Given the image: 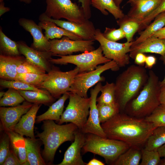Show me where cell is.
I'll list each match as a JSON object with an SVG mask.
<instances>
[{
  "instance_id": "obj_1",
  "label": "cell",
  "mask_w": 165,
  "mask_h": 165,
  "mask_svg": "<svg viewBox=\"0 0 165 165\" xmlns=\"http://www.w3.org/2000/svg\"><path fill=\"white\" fill-rule=\"evenodd\" d=\"M107 138L123 141L141 148L156 127L145 118L119 113L101 124Z\"/></svg>"
},
{
  "instance_id": "obj_2",
  "label": "cell",
  "mask_w": 165,
  "mask_h": 165,
  "mask_svg": "<svg viewBox=\"0 0 165 165\" xmlns=\"http://www.w3.org/2000/svg\"><path fill=\"white\" fill-rule=\"evenodd\" d=\"M148 73L142 66L131 65L117 77L115 83L116 102L120 111L138 95L146 83Z\"/></svg>"
},
{
  "instance_id": "obj_3",
  "label": "cell",
  "mask_w": 165,
  "mask_h": 165,
  "mask_svg": "<svg viewBox=\"0 0 165 165\" xmlns=\"http://www.w3.org/2000/svg\"><path fill=\"white\" fill-rule=\"evenodd\" d=\"M43 131L38 133L37 136L44 145V158L46 162L52 164L58 147L66 141H73L78 128L72 123L61 125L48 120L43 121Z\"/></svg>"
},
{
  "instance_id": "obj_4",
  "label": "cell",
  "mask_w": 165,
  "mask_h": 165,
  "mask_svg": "<svg viewBox=\"0 0 165 165\" xmlns=\"http://www.w3.org/2000/svg\"><path fill=\"white\" fill-rule=\"evenodd\" d=\"M148 75L147 82L138 94L126 106L125 109L130 116L145 118L160 105L159 78L152 70L149 71Z\"/></svg>"
},
{
  "instance_id": "obj_5",
  "label": "cell",
  "mask_w": 165,
  "mask_h": 165,
  "mask_svg": "<svg viewBox=\"0 0 165 165\" xmlns=\"http://www.w3.org/2000/svg\"><path fill=\"white\" fill-rule=\"evenodd\" d=\"M86 135L85 144L82 151L98 155L105 159L106 163L112 165L118 157L130 147L119 140L105 138L91 133Z\"/></svg>"
},
{
  "instance_id": "obj_6",
  "label": "cell",
  "mask_w": 165,
  "mask_h": 165,
  "mask_svg": "<svg viewBox=\"0 0 165 165\" xmlns=\"http://www.w3.org/2000/svg\"><path fill=\"white\" fill-rule=\"evenodd\" d=\"M56 56L60 58L57 59L51 58L50 60L51 63L60 64H66L68 63L74 64L79 68V73L93 71L99 65L105 64L111 61L104 56L100 46L96 49L81 54Z\"/></svg>"
},
{
  "instance_id": "obj_7",
  "label": "cell",
  "mask_w": 165,
  "mask_h": 165,
  "mask_svg": "<svg viewBox=\"0 0 165 165\" xmlns=\"http://www.w3.org/2000/svg\"><path fill=\"white\" fill-rule=\"evenodd\" d=\"M46 9L44 13L48 17L55 20L64 18L79 24L89 20L84 14L81 7L71 0H46Z\"/></svg>"
},
{
  "instance_id": "obj_8",
  "label": "cell",
  "mask_w": 165,
  "mask_h": 165,
  "mask_svg": "<svg viewBox=\"0 0 165 165\" xmlns=\"http://www.w3.org/2000/svg\"><path fill=\"white\" fill-rule=\"evenodd\" d=\"M69 102L63 112L58 123L70 122L81 130L86 123L90 112V97H82L69 92Z\"/></svg>"
},
{
  "instance_id": "obj_9",
  "label": "cell",
  "mask_w": 165,
  "mask_h": 165,
  "mask_svg": "<svg viewBox=\"0 0 165 165\" xmlns=\"http://www.w3.org/2000/svg\"><path fill=\"white\" fill-rule=\"evenodd\" d=\"M79 72L77 67L71 70L63 72L52 66L51 70L48 73L47 78L37 87L47 91L54 98H58L61 95L69 91Z\"/></svg>"
},
{
  "instance_id": "obj_10",
  "label": "cell",
  "mask_w": 165,
  "mask_h": 165,
  "mask_svg": "<svg viewBox=\"0 0 165 165\" xmlns=\"http://www.w3.org/2000/svg\"><path fill=\"white\" fill-rule=\"evenodd\" d=\"M119 68L115 61L111 60L104 65H98L93 71L78 73L75 78L69 92L82 97H88L89 89L98 82L105 80V78L101 76L103 72L109 69L118 71Z\"/></svg>"
},
{
  "instance_id": "obj_11",
  "label": "cell",
  "mask_w": 165,
  "mask_h": 165,
  "mask_svg": "<svg viewBox=\"0 0 165 165\" xmlns=\"http://www.w3.org/2000/svg\"><path fill=\"white\" fill-rule=\"evenodd\" d=\"M94 39L100 44L104 56L115 61L119 68L125 66L130 63L128 53L131 51L133 42L120 43L106 39L99 29L96 30Z\"/></svg>"
},
{
  "instance_id": "obj_12",
  "label": "cell",
  "mask_w": 165,
  "mask_h": 165,
  "mask_svg": "<svg viewBox=\"0 0 165 165\" xmlns=\"http://www.w3.org/2000/svg\"><path fill=\"white\" fill-rule=\"evenodd\" d=\"M94 40H73L66 36L61 39L50 40V49L53 55H67L77 52H85L95 50Z\"/></svg>"
},
{
  "instance_id": "obj_13",
  "label": "cell",
  "mask_w": 165,
  "mask_h": 165,
  "mask_svg": "<svg viewBox=\"0 0 165 165\" xmlns=\"http://www.w3.org/2000/svg\"><path fill=\"white\" fill-rule=\"evenodd\" d=\"M102 86L101 82H99L90 90L89 114L86 123L80 130L85 134H93L107 138L100 124L97 104V96Z\"/></svg>"
},
{
  "instance_id": "obj_14",
  "label": "cell",
  "mask_w": 165,
  "mask_h": 165,
  "mask_svg": "<svg viewBox=\"0 0 165 165\" xmlns=\"http://www.w3.org/2000/svg\"><path fill=\"white\" fill-rule=\"evenodd\" d=\"M39 19L40 20H47L53 21L57 26L77 35L83 40H95L94 36L96 29L93 23L89 20L84 23L79 24L68 20L50 18L44 13L40 15Z\"/></svg>"
},
{
  "instance_id": "obj_15",
  "label": "cell",
  "mask_w": 165,
  "mask_h": 165,
  "mask_svg": "<svg viewBox=\"0 0 165 165\" xmlns=\"http://www.w3.org/2000/svg\"><path fill=\"white\" fill-rule=\"evenodd\" d=\"M33 104L27 101L22 105L9 107L0 108L1 128L4 131L11 130L19 121L22 116L26 113Z\"/></svg>"
},
{
  "instance_id": "obj_16",
  "label": "cell",
  "mask_w": 165,
  "mask_h": 165,
  "mask_svg": "<svg viewBox=\"0 0 165 165\" xmlns=\"http://www.w3.org/2000/svg\"><path fill=\"white\" fill-rule=\"evenodd\" d=\"M19 51L21 54L32 63L43 68L49 72L51 69L50 60L53 55L50 51H41L28 46L23 41L17 42Z\"/></svg>"
},
{
  "instance_id": "obj_17",
  "label": "cell",
  "mask_w": 165,
  "mask_h": 165,
  "mask_svg": "<svg viewBox=\"0 0 165 165\" xmlns=\"http://www.w3.org/2000/svg\"><path fill=\"white\" fill-rule=\"evenodd\" d=\"M86 135L78 129L75 133L74 141L65 151L62 161L58 165H85L81 152L85 141Z\"/></svg>"
},
{
  "instance_id": "obj_18",
  "label": "cell",
  "mask_w": 165,
  "mask_h": 165,
  "mask_svg": "<svg viewBox=\"0 0 165 165\" xmlns=\"http://www.w3.org/2000/svg\"><path fill=\"white\" fill-rule=\"evenodd\" d=\"M19 25L26 31L29 32L33 38L32 48L41 51H50V43L42 32V28L33 20L24 18L18 20Z\"/></svg>"
},
{
  "instance_id": "obj_19",
  "label": "cell",
  "mask_w": 165,
  "mask_h": 165,
  "mask_svg": "<svg viewBox=\"0 0 165 165\" xmlns=\"http://www.w3.org/2000/svg\"><path fill=\"white\" fill-rule=\"evenodd\" d=\"M162 0H129L127 3L131 7L127 16L139 23L152 13L160 4Z\"/></svg>"
},
{
  "instance_id": "obj_20",
  "label": "cell",
  "mask_w": 165,
  "mask_h": 165,
  "mask_svg": "<svg viewBox=\"0 0 165 165\" xmlns=\"http://www.w3.org/2000/svg\"><path fill=\"white\" fill-rule=\"evenodd\" d=\"M42 104H33L28 112L23 115L19 122L11 130L23 136L35 139L34 129L37 113Z\"/></svg>"
},
{
  "instance_id": "obj_21",
  "label": "cell",
  "mask_w": 165,
  "mask_h": 165,
  "mask_svg": "<svg viewBox=\"0 0 165 165\" xmlns=\"http://www.w3.org/2000/svg\"><path fill=\"white\" fill-rule=\"evenodd\" d=\"M138 53H151L163 56L165 54V39L152 36L140 43L131 47L130 58L134 59Z\"/></svg>"
},
{
  "instance_id": "obj_22",
  "label": "cell",
  "mask_w": 165,
  "mask_h": 165,
  "mask_svg": "<svg viewBox=\"0 0 165 165\" xmlns=\"http://www.w3.org/2000/svg\"><path fill=\"white\" fill-rule=\"evenodd\" d=\"M21 55L9 56L0 55V78L7 80H15L18 74L17 68L24 60Z\"/></svg>"
},
{
  "instance_id": "obj_23",
  "label": "cell",
  "mask_w": 165,
  "mask_h": 165,
  "mask_svg": "<svg viewBox=\"0 0 165 165\" xmlns=\"http://www.w3.org/2000/svg\"><path fill=\"white\" fill-rule=\"evenodd\" d=\"M38 25L45 30L46 37L48 40L60 38L66 36L73 40H83L77 35L60 27L54 22L47 20H40Z\"/></svg>"
},
{
  "instance_id": "obj_24",
  "label": "cell",
  "mask_w": 165,
  "mask_h": 165,
  "mask_svg": "<svg viewBox=\"0 0 165 165\" xmlns=\"http://www.w3.org/2000/svg\"><path fill=\"white\" fill-rule=\"evenodd\" d=\"M69 97V92L63 94L57 101L50 107L46 112L36 117L35 122L38 123L48 120L59 122L63 113L64 104Z\"/></svg>"
},
{
  "instance_id": "obj_25",
  "label": "cell",
  "mask_w": 165,
  "mask_h": 165,
  "mask_svg": "<svg viewBox=\"0 0 165 165\" xmlns=\"http://www.w3.org/2000/svg\"><path fill=\"white\" fill-rule=\"evenodd\" d=\"M5 132L9 137L12 148L20 159L21 165H29L27 161L25 138L11 130Z\"/></svg>"
},
{
  "instance_id": "obj_26",
  "label": "cell",
  "mask_w": 165,
  "mask_h": 165,
  "mask_svg": "<svg viewBox=\"0 0 165 165\" xmlns=\"http://www.w3.org/2000/svg\"><path fill=\"white\" fill-rule=\"evenodd\" d=\"M27 161L30 165H45L46 163L40 153V142L36 139L25 138Z\"/></svg>"
},
{
  "instance_id": "obj_27",
  "label": "cell",
  "mask_w": 165,
  "mask_h": 165,
  "mask_svg": "<svg viewBox=\"0 0 165 165\" xmlns=\"http://www.w3.org/2000/svg\"><path fill=\"white\" fill-rule=\"evenodd\" d=\"M144 29L139 32V36L133 41L132 46H135L152 36L165 26V11L158 15Z\"/></svg>"
},
{
  "instance_id": "obj_28",
  "label": "cell",
  "mask_w": 165,
  "mask_h": 165,
  "mask_svg": "<svg viewBox=\"0 0 165 165\" xmlns=\"http://www.w3.org/2000/svg\"><path fill=\"white\" fill-rule=\"evenodd\" d=\"M91 4L104 15H108L109 12L116 20L122 18L125 16L114 0H92Z\"/></svg>"
},
{
  "instance_id": "obj_29",
  "label": "cell",
  "mask_w": 165,
  "mask_h": 165,
  "mask_svg": "<svg viewBox=\"0 0 165 165\" xmlns=\"http://www.w3.org/2000/svg\"><path fill=\"white\" fill-rule=\"evenodd\" d=\"M141 148L130 147L114 162L113 165H138L141 158Z\"/></svg>"
},
{
  "instance_id": "obj_30",
  "label": "cell",
  "mask_w": 165,
  "mask_h": 165,
  "mask_svg": "<svg viewBox=\"0 0 165 165\" xmlns=\"http://www.w3.org/2000/svg\"><path fill=\"white\" fill-rule=\"evenodd\" d=\"M18 91L27 101L33 104L48 105L55 100V98L49 93L31 90Z\"/></svg>"
},
{
  "instance_id": "obj_31",
  "label": "cell",
  "mask_w": 165,
  "mask_h": 165,
  "mask_svg": "<svg viewBox=\"0 0 165 165\" xmlns=\"http://www.w3.org/2000/svg\"><path fill=\"white\" fill-rule=\"evenodd\" d=\"M165 144V127H158L153 131L145 145V148L149 150H157Z\"/></svg>"
},
{
  "instance_id": "obj_32",
  "label": "cell",
  "mask_w": 165,
  "mask_h": 165,
  "mask_svg": "<svg viewBox=\"0 0 165 165\" xmlns=\"http://www.w3.org/2000/svg\"><path fill=\"white\" fill-rule=\"evenodd\" d=\"M0 55L9 56L21 55L17 42L13 41L6 36L0 28Z\"/></svg>"
},
{
  "instance_id": "obj_33",
  "label": "cell",
  "mask_w": 165,
  "mask_h": 165,
  "mask_svg": "<svg viewBox=\"0 0 165 165\" xmlns=\"http://www.w3.org/2000/svg\"><path fill=\"white\" fill-rule=\"evenodd\" d=\"M117 24L122 29L125 35L127 42H133V37L135 33L138 31L139 23L130 19L127 15L122 18L117 20Z\"/></svg>"
},
{
  "instance_id": "obj_34",
  "label": "cell",
  "mask_w": 165,
  "mask_h": 165,
  "mask_svg": "<svg viewBox=\"0 0 165 165\" xmlns=\"http://www.w3.org/2000/svg\"><path fill=\"white\" fill-rule=\"evenodd\" d=\"M25 100L18 90L9 88L1 98L0 106L1 107L16 106L24 102Z\"/></svg>"
},
{
  "instance_id": "obj_35",
  "label": "cell",
  "mask_w": 165,
  "mask_h": 165,
  "mask_svg": "<svg viewBox=\"0 0 165 165\" xmlns=\"http://www.w3.org/2000/svg\"><path fill=\"white\" fill-rule=\"evenodd\" d=\"M115 85L113 82H106L102 86L100 96L97 98V102L99 104H112L116 102L115 95Z\"/></svg>"
},
{
  "instance_id": "obj_36",
  "label": "cell",
  "mask_w": 165,
  "mask_h": 165,
  "mask_svg": "<svg viewBox=\"0 0 165 165\" xmlns=\"http://www.w3.org/2000/svg\"><path fill=\"white\" fill-rule=\"evenodd\" d=\"M97 107L101 123L108 121L120 112L119 106L117 103L112 104H97Z\"/></svg>"
},
{
  "instance_id": "obj_37",
  "label": "cell",
  "mask_w": 165,
  "mask_h": 165,
  "mask_svg": "<svg viewBox=\"0 0 165 165\" xmlns=\"http://www.w3.org/2000/svg\"><path fill=\"white\" fill-rule=\"evenodd\" d=\"M0 85L2 87L12 88L17 90H31L49 93L45 90L39 89L34 86L15 80L1 79L0 80Z\"/></svg>"
},
{
  "instance_id": "obj_38",
  "label": "cell",
  "mask_w": 165,
  "mask_h": 165,
  "mask_svg": "<svg viewBox=\"0 0 165 165\" xmlns=\"http://www.w3.org/2000/svg\"><path fill=\"white\" fill-rule=\"evenodd\" d=\"M48 73L38 74L34 73H18L15 80L22 82L37 86L47 78Z\"/></svg>"
},
{
  "instance_id": "obj_39",
  "label": "cell",
  "mask_w": 165,
  "mask_h": 165,
  "mask_svg": "<svg viewBox=\"0 0 165 165\" xmlns=\"http://www.w3.org/2000/svg\"><path fill=\"white\" fill-rule=\"evenodd\" d=\"M145 118L156 127H165V108L160 105L151 114Z\"/></svg>"
},
{
  "instance_id": "obj_40",
  "label": "cell",
  "mask_w": 165,
  "mask_h": 165,
  "mask_svg": "<svg viewBox=\"0 0 165 165\" xmlns=\"http://www.w3.org/2000/svg\"><path fill=\"white\" fill-rule=\"evenodd\" d=\"M141 165H157L159 164L161 157L157 150H149L141 149Z\"/></svg>"
},
{
  "instance_id": "obj_41",
  "label": "cell",
  "mask_w": 165,
  "mask_h": 165,
  "mask_svg": "<svg viewBox=\"0 0 165 165\" xmlns=\"http://www.w3.org/2000/svg\"><path fill=\"white\" fill-rule=\"evenodd\" d=\"M18 73H34L38 74H46V71L43 68L36 65L27 59L24 60L17 68Z\"/></svg>"
},
{
  "instance_id": "obj_42",
  "label": "cell",
  "mask_w": 165,
  "mask_h": 165,
  "mask_svg": "<svg viewBox=\"0 0 165 165\" xmlns=\"http://www.w3.org/2000/svg\"><path fill=\"white\" fill-rule=\"evenodd\" d=\"M165 11V0H162L159 6L151 13L139 22L138 32L144 30L160 14Z\"/></svg>"
},
{
  "instance_id": "obj_43",
  "label": "cell",
  "mask_w": 165,
  "mask_h": 165,
  "mask_svg": "<svg viewBox=\"0 0 165 165\" xmlns=\"http://www.w3.org/2000/svg\"><path fill=\"white\" fill-rule=\"evenodd\" d=\"M102 34L106 39L113 42H116L125 38V34L120 28L116 29L106 27Z\"/></svg>"
},
{
  "instance_id": "obj_44",
  "label": "cell",
  "mask_w": 165,
  "mask_h": 165,
  "mask_svg": "<svg viewBox=\"0 0 165 165\" xmlns=\"http://www.w3.org/2000/svg\"><path fill=\"white\" fill-rule=\"evenodd\" d=\"M10 143L9 137L5 132L0 141V165H2L9 152Z\"/></svg>"
},
{
  "instance_id": "obj_45",
  "label": "cell",
  "mask_w": 165,
  "mask_h": 165,
  "mask_svg": "<svg viewBox=\"0 0 165 165\" xmlns=\"http://www.w3.org/2000/svg\"><path fill=\"white\" fill-rule=\"evenodd\" d=\"M20 159L12 148L9 152L2 165H20Z\"/></svg>"
},
{
  "instance_id": "obj_46",
  "label": "cell",
  "mask_w": 165,
  "mask_h": 165,
  "mask_svg": "<svg viewBox=\"0 0 165 165\" xmlns=\"http://www.w3.org/2000/svg\"><path fill=\"white\" fill-rule=\"evenodd\" d=\"M81 3L84 14L86 18L89 19L91 16V6L92 0H78Z\"/></svg>"
},
{
  "instance_id": "obj_47",
  "label": "cell",
  "mask_w": 165,
  "mask_h": 165,
  "mask_svg": "<svg viewBox=\"0 0 165 165\" xmlns=\"http://www.w3.org/2000/svg\"><path fill=\"white\" fill-rule=\"evenodd\" d=\"M146 56L143 53H137L134 58V63L137 65L143 66L145 64Z\"/></svg>"
},
{
  "instance_id": "obj_48",
  "label": "cell",
  "mask_w": 165,
  "mask_h": 165,
  "mask_svg": "<svg viewBox=\"0 0 165 165\" xmlns=\"http://www.w3.org/2000/svg\"><path fill=\"white\" fill-rule=\"evenodd\" d=\"M156 59L153 56H146L145 64L146 68L151 69L156 64Z\"/></svg>"
},
{
  "instance_id": "obj_49",
  "label": "cell",
  "mask_w": 165,
  "mask_h": 165,
  "mask_svg": "<svg viewBox=\"0 0 165 165\" xmlns=\"http://www.w3.org/2000/svg\"><path fill=\"white\" fill-rule=\"evenodd\" d=\"M159 100L160 105L165 108V85L160 86Z\"/></svg>"
},
{
  "instance_id": "obj_50",
  "label": "cell",
  "mask_w": 165,
  "mask_h": 165,
  "mask_svg": "<svg viewBox=\"0 0 165 165\" xmlns=\"http://www.w3.org/2000/svg\"><path fill=\"white\" fill-rule=\"evenodd\" d=\"M152 36L160 38L165 39V26L155 33Z\"/></svg>"
},
{
  "instance_id": "obj_51",
  "label": "cell",
  "mask_w": 165,
  "mask_h": 165,
  "mask_svg": "<svg viewBox=\"0 0 165 165\" xmlns=\"http://www.w3.org/2000/svg\"><path fill=\"white\" fill-rule=\"evenodd\" d=\"M10 10L9 8L5 6L3 0H0V16H1L5 13L9 12Z\"/></svg>"
},
{
  "instance_id": "obj_52",
  "label": "cell",
  "mask_w": 165,
  "mask_h": 165,
  "mask_svg": "<svg viewBox=\"0 0 165 165\" xmlns=\"http://www.w3.org/2000/svg\"><path fill=\"white\" fill-rule=\"evenodd\" d=\"M86 165H104L105 163L101 161L94 158L90 160L88 163H86Z\"/></svg>"
},
{
  "instance_id": "obj_53",
  "label": "cell",
  "mask_w": 165,
  "mask_h": 165,
  "mask_svg": "<svg viewBox=\"0 0 165 165\" xmlns=\"http://www.w3.org/2000/svg\"><path fill=\"white\" fill-rule=\"evenodd\" d=\"M157 151L160 157H165V144L158 148Z\"/></svg>"
},
{
  "instance_id": "obj_54",
  "label": "cell",
  "mask_w": 165,
  "mask_h": 165,
  "mask_svg": "<svg viewBox=\"0 0 165 165\" xmlns=\"http://www.w3.org/2000/svg\"><path fill=\"white\" fill-rule=\"evenodd\" d=\"M161 59L163 61L165 64V54L163 56H161ZM165 85V75L164 79L161 82H160V86H162Z\"/></svg>"
},
{
  "instance_id": "obj_55",
  "label": "cell",
  "mask_w": 165,
  "mask_h": 165,
  "mask_svg": "<svg viewBox=\"0 0 165 165\" xmlns=\"http://www.w3.org/2000/svg\"><path fill=\"white\" fill-rule=\"evenodd\" d=\"M116 5L119 7H120V5L122 2L123 0H114Z\"/></svg>"
},
{
  "instance_id": "obj_56",
  "label": "cell",
  "mask_w": 165,
  "mask_h": 165,
  "mask_svg": "<svg viewBox=\"0 0 165 165\" xmlns=\"http://www.w3.org/2000/svg\"><path fill=\"white\" fill-rule=\"evenodd\" d=\"M19 0L21 2H24L27 4H29L31 3L32 1V0Z\"/></svg>"
},
{
  "instance_id": "obj_57",
  "label": "cell",
  "mask_w": 165,
  "mask_h": 165,
  "mask_svg": "<svg viewBox=\"0 0 165 165\" xmlns=\"http://www.w3.org/2000/svg\"><path fill=\"white\" fill-rule=\"evenodd\" d=\"M159 165H165V157L161 160H160Z\"/></svg>"
},
{
  "instance_id": "obj_58",
  "label": "cell",
  "mask_w": 165,
  "mask_h": 165,
  "mask_svg": "<svg viewBox=\"0 0 165 165\" xmlns=\"http://www.w3.org/2000/svg\"><path fill=\"white\" fill-rule=\"evenodd\" d=\"M5 92H0V98H1L3 97V96Z\"/></svg>"
}]
</instances>
